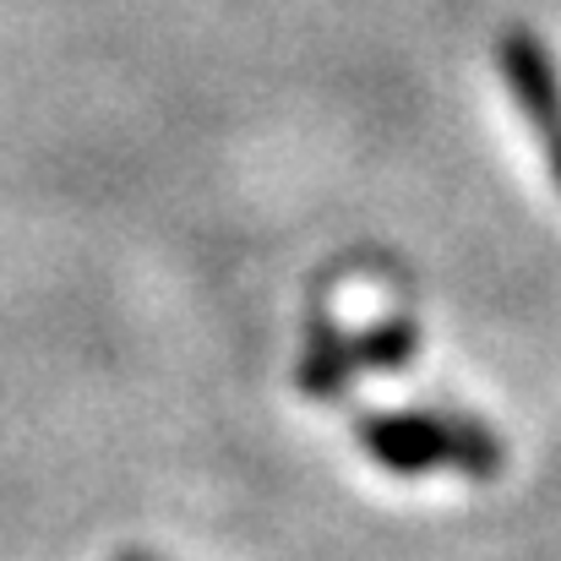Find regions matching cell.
<instances>
[{
	"label": "cell",
	"instance_id": "6da1fadb",
	"mask_svg": "<svg viewBox=\"0 0 561 561\" xmlns=\"http://www.w3.org/2000/svg\"><path fill=\"white\" fill-rule=\"evenodd\" d=\"M355 442L376 469L398 480H420V474L496 480L507 463L502 431L458 409H376L355 425Z\"/></svg>",
	"mask_w": 561,
	"mask_h": 561
},
{
	"label": "cell",
	"instance_id": "7a4b0ae2",
	"mask_svg": "<svg viewBox=\"0 0 561 561\" xmlns=\"http://www.w3.org/2000/svg\"><path fill=\"white\" fill-rule=\"evenodd\" d=\"M414 350H420V322L414 317H387V322L360 328V333H350V328H317L311 344H306V355H300L295 381H300L306 398L333 403V398H344L366 376L403 371L414 360Z\"/></svg>",
	"mask_w": 561,
	"mask_h": 561
},
{
	"label": "cell",
	"instance_id": "3957f363",
	"mask_svg": "<svg viewBox=\"0 0 561 561\" xmlns=\"http://www.w3.org/2000/svg\"><path fill=\"white\" fill-rule=\"evenodd\" d=\"M496 66H502V82H507L518 115L551 148L561 137V71H557V60H551V49L540 44V33L507 27L502 44H496Z\"/></svg>",
	"mask_w": 561,
	"mask_h": 561
},
{
	"label": "cell",
	"instance_id": "277c9868",
	"mask_svg": "<svg viewBox=\"0 0 561 561\" xmlns=\"http://www.w3.org/2000/svg\"><path fill=\"white\" fill-rule=\"evenodd\" d=\"M546 153H551V181H557V191H561V137L546 148Z\"/></svg>",
	"mask_w": 561,
	"mask_h": 561
},
{
	"label": "cell",
	"instance_id": "5b68a950",
	"mask_svg": "<svg viewBox=\"0 0 561 561\" xmlns=\"http://www.w3.org/2000/svg\"><path fill=\"white\" fill-rule=\"evenodd\" d=\"M115 561H159V557H148V551H121Z\"/></svg>",
	"mask_w": 561,
	"mask_h": 561
}]
</instances>
